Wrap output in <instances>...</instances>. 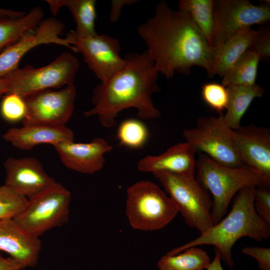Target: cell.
<instances>
[{
	"instance_id": "obj_1",
	"label": "cell",
	"mask_w": 270,
	"mask_h": 270,
	"mask_svg": "<svg viewBox=\"0 0 270 270\" xmlns=\"http://www.w3.org/2000/svg\"><path fill=\"white\" fill-rule=\"evenodd\" d=\"M137 30L156 69L167 78L176 72L188 75L194 66L213 76L214 52L188 12L173 10L162 0Z\"/></svg>"
},
{
	"instance_id": "obj_2",
	"label": "cell",
	"mask_w": 270,
	"mask_h": 270,
	"mask_svg": "<svg viewBox=\"0 0 270 270\" xmlns=\"http://www.w3.org/2000/svg\"><path fill=\"white\" fill-rule=\"evenodd\" d=\"M124 66L93 90L92 108L84 112L86 117L96 116L107 128L116 124L122 110L134 108L141 119H156L161 112L154 104L152 94L160 90L158 72L146 51L126 54Z\"/></svg>"
},
{
	"instance_id": "obj_3",
	"label": "cell",
	"mask_w": 270,
	"mask_h": 270,
	"mask_svg": "<svg viewBox=\"0 0 270 270\" xmlns=\"http://www.w3.org/2000/svg\"><path fill=\"white\" fill-rule=\"evenodd\" d=\"M256 187L247 186L240 190L227 216L196 238L173 248L167 254H175L192 246L211 245L220 260L232 268V250L240 238L246 236L260 242L267 240L270 236V226L258 216L254 208Z\"/></svg>"
},
{
	"instance_id": "obj_4",
	"label": "cell",
	"mask_w": 270,
	"mask_h": 270,
	"mask_svg": "<svg viewBox=\"0 0 270 270\" xmlns=\"http://www.w3.org/2000/svg\"><path fill=\"white\" fill-rule=\"evenodd\" d=\"M196 180L212 195L211 216L214 225L225 216L232 198L240 190L250 186H264L262 180L247 168L224 166L205 154L196 160Z\"/></svg>"
},
{
	"instance_id": "obj_5",
	"label": "cell",
	"mask_w": 270,
	"mask_h": 270,
	"mask_svg": "<svg viewBox=\"0 0 270 270\" xmlns=\"http://www.w3.org/2000/svg\"><path fill=\"white\" fill-rule=\"evenodd\" d=\"M178 212L171 198L152 182L140 180L126 190V213L134 229L142 231L162 229Z\"/></svg>"
},
{
	"instance_id": "obj_6",
	"label": "cell",
	"mask_w": 270,
	"mask_h": 270,
	"mask_svg": "<svg viewBox=\"0 0 270 270\" xmlns=\"http://www.w3.org/2000/svg\"><path fill=\"white\" fill-rule=\"evenodd\" d=\"M164 188L180 212L186 223L200 234L213 226L212 206L210 192L196 180L164 172L152 174Z\"/></svg>"
},
{
	"instance_id": "obj_7",
	"label": "cell",
	"mask_w": 270,
	"mask_h": 270,
	"mask_svg": "<svg viewBox=\"0 0 270 270\" xmlns=\"http://www.w3.org/2000/svg\"><path fill=\"white\" fill-rule=\"evenodd\" d=\"M71 200L70 190L56 182L28 198L24 208L14 219L28 232L40 238L68 222Z\"/></svg>"
},
{
	"instance_id": "obj_8",
	"label": "cell",
	"mask_w": 270,
	"mask_h": 270,
	"mask_svg": "<svg viewBox=\"0 0 270 270\" xmlns=\"http://www.w3.org/2000/svg\"><path fill=\"white\" fill-rule=\"evenodd\" d=\"M79 67L77 58L64 52L44 66L18 68L4 76L10 80L5 94H14L24 98L42 90L74 84Z\"/></svg>"
},
{
	"instance_id": "obj_9",
	"label": "cell",
	"mask_w": 270,
	"mask_h": 270,
	"mask_svg": "<svg viewBox=\"0 0 270 270\" xmlns=\"http://www.w3.org/2000/svg\"><path fill=\"white\" fill-rule=\"evenodd\" d=\"M233 131L224 122L222 114L218 116L198 118L196 126L184 130L182 136L197 152H204L216 162L229 167L243 166Z\"/></svg>"
},
{
	"instance_id": "obj_10",
	"label": "cell",
	"mask_w": 270,
	"mask_h": 270,
	"mask_svg": "<svg viewBox=\"0 0 270 270\" xmlns=\"http://www.w3.org/2000/svg\"><path fill=\"white\" fill-rule=\"evenodd\" d=\"M214 28L210 47L214 52L238 30L270 20L268 2L256 6L247 0H214Z\"/></svg>"
},
{
	"instance_id": "obj_11",
	"label": "cell",
	"mask_w": 270,
	"mask_h": 270,
	"mask_svg": "<svg viewBox=\"0 0 270 270\" xmlns=\"http://www.w3.org/2000/svg\"><path fill=\"white\" fill-rule=\"evenodd\" d=\"M66 38L82 54L85 62L100 82H106L126 64L124 57L120 54L119 42L108 35L86 36L71 30Z\"/></svg>"
},
{
	"instance_id": "obj_12",
	"label": "cell",
	"mask_w": 270,
	"mask_h": 270,
	"mask_svg": "<svg viewBox=\"0 0 270 270\" xmlns=\"http://www.w3.org/2000/svg\"><path fill=\"white\" fill-rule=\"evenodd\" d=\"M76 94L71 84L58 90H46L24 98L26 112L22 125L66 126L74 110Z\"/></svg>"
},
{
	"instance_id": "obj_13",
	"label": "cell",
	"mask_w": 270,
	"mask_h": 270,
	"mask_svg": "<svg viewBox=\"0 0 270 270\" xmlns=\"http://www.w3.org/2000/svg\"><path fill=\"white\" fill-rule=\"evenodd\" d=\"M233 138L244 166L270 186V130L254 124L234 130Z\"/></svg>"
},
{
	"instance_id": "obj_14",
	"label": "cell",
	"mask_w": 270,
	"mask_h": 270,
	"mask_svg": "<svg viewBox=\"0 0 270 270\" xmlns=\"http://www.w3.org/2000/svg\"><path fill=\"white\" fill-rule=\"evenodd\" d=\"M64 24L54 18L43 20L34 32L8 46L0 53V76H4L18 69L24 56L33 48L41 44H54L68 48L78 53L76 48L60 37Z\"/></svg>"
},
{
	"instance_id": "obj_15",
	"label": "cell",
	"mask_w": 270,
	"mask_h": 270,
	"mask_svg": "<svg viewBox=\"0 0 270 270\" xmlns=\"http://www.w3.org/2000/svg\"><path fill=\"white\" fill-rule=\"evenodd\" d=\"M4 185L20 196L29 198L56 181L34 158H8L4 162Z\"/></svg>"
},
{
	"instance_id": "obj_16",
	"label": "cell",
	"mask_w": 270,
	"mask_h": 270,
	"mask_svg": "<svg viewBox=\"0 0 270 270\" xmlns=\"http://www.w3.org/2000/svg\"><path fill=\"white\" fill-rule=\"evenodd\" d=\"M52 146L66 168L85 174L100 171L105 164L104 154L112 149V146L101 138H94L86 143L70 141Z\"/></svg>"
},
{
	"instance_id": "obj_17",
	"label": "cell",
	"mask_w": 270,
	"mask_h": 270,
	"mask_svg": "<svg viewBox=\"0 0 270 270\" xmlns=\"http://www.w3.org/2000/svg\"><path fill=\"white\" fill-rule=\"evenodd\" d=\"M41 242L14 218L0 220V252L8 254L23 266H34L38 260Z\"/></svg>"
},
{
	"instance_id": "obj_18",
	"label": "cell",
	"mask_w": 270,
	"mask_h": 270,
	"mask_svg": "<svg viewBox=\"0 0 270 270\" xmlns=\"http://www.w3.org/2000/svg\"><path fill=\"white\" fill-rule=\"evenodd\" d=\"M196 152L190 143H178L159 155L142 158L138 163V168L145 172H164L195 177Z\"/></svg>"
},
{
	"instance_id": "obj_19",
	"label": "cell",
	"mask_w": 270,
	"mask_h": 270,
	"mask_svg": "<svg viewBox=\"0 0 270 270\" xmlns=\"http://www.w3.org/2000/svg\"><path fill=\"white\" fill-rule=\"evenodd\" d=\"M2 138L14 147L25 150H30L40 144L54 146L74 140L72 130L66 126L44 124H30L22 125V128H10Z\"/></svg>"
},
{
	"instance_id": "obj_20",
	"label": "cell",
	"mask_w": 270,
	"mask_h": 270,
	"mask_svg": "<svg viewBox=\"0 0 270 270\" xmlns=\"http://www.w3.org/2000/svg\"><path fill=\"white\" fill-rule=\"evenodd\" d=\"M258 30L251 26L241 28L222 44L214 52L212 76L224 74L240 59L252 45Z\"/></svg>"
},
{
	"instance_id": "obj_21",
	"label": "cell",
	"mask_w": 270,
	"mask_h": 270,
	"mask_svg": "<svg viewBox=\"0 0 270 270\" xmlns=\"http://www.w3.org/2000/svg\"><path fill=\"white\" fill-rule=\"evenodd\" d=\"M43 18L42 10L38 6L34 8L20 17L0 16V53L34 32Z\"/></svg>"
},
{
	"instance_id": "obj_22",
	"label": "cell",
	"mask_w": 270,
	"mask_h": 270,
	"mask_svg": "<svg viewBox=\"0 0 270 270\" xmlns=\"http://www.w3.org/2000/svg\"><path fill=\"white\" fill-rule=\"evenodd\" d=\"M226 88L228 92V102L223 118L226 124L234 130L241 126L242 118L253 100L261 97L264 94V90L257 84L230 86Z\"/></svg>"
},
{
	"instance_id": "obj_23",
	"label": "cell",
	"mask_w": 270,
	"mask_h": 270,
	"mask_svg": "<svg viewBox=\"0 0 270 270\" xmlns=\"http://www.w3.org/2000/svg\"><path fill=\"white\" fill-rule=\"evenodd\" d=\"M50 10L56 16L62 6H66L76 22V32L86 36L97 34L95 29L96 18L95 0H46Z\"/></svg>"
},
{
	"instance_id": "obj_24",
	"label": "cell",
	"mask_w": 270,
	"mask_h": 270,
	"mask_svg": "<svg viewBox=\"0 0 270 270\" xmlns=\"http://www.w3.org/2000/svg\"><path fill=\"white\" fill-rule=\"evenodd\" d=\"M206 251L198 246H192L175 254L162 256L158 262L159 270H205L210 263Z\"/></svg>"
},
{
	"instance_id": "obj_25",
	"label": "cell",
	"mask_w": 270,
	"mask_h": 270,
	"mask_svg": "<svg viewBox=\"0 0 270 270\" xmlns=\"http://www.w3.org/2000/svg\"><path fill=\"white\" fill-rule=\"evenodd\" d=\"M260 56L248 50L222 76V84L230 86H252L256 84Z\"/></svg>"
},
{
	"instance_id": "obj_26",
	"label": "cell",
	"mask_w": 270,
	"mask_h": 270,
	"mask_svg": "<svg viewBox=\"0 0 270 270\" xmlns=\"http://www.w3.org/2000/svg\"><path fill=\"white\" fill-rule=\"evenodd\" d=\"M213 4L214 0L178 1V9L190 14L210 46L214 28Z\"/></svg>"
},
{
	"instance_id": "obj_27",
	"label": "cell",
	"mask_w": 270,
	"mask_h": 270,
	"mask_svg": "<svg viewBox=\"0 0 270 270\" xmlns=\"http://www.w3.org/2000/svg\"><path fill=\"white\" fill-rule=\"evenodd\" d=\"M149 132L146 126L140 120L128 118L122 121L117 130V137L120 144L138 149L146 143Z\"/></svg>"
},
{
	"instance_id": "obj_28",
	"label": "cell",
	"mask_w": 270,
	"mask_h": 270,
	"mask_svg": "<svg viewBox=\"0 0 270 270\" xmlns=\"http://www.w3.org/2000/svg\"><path fill=\"white\" fill-rule=\"evenodd\" d=\"M28 198L14 192L4 184L0 186V220L14 218L24 208Z\"/></svg>"
},
{
	"instance_id": "obj_29",
	"label": "cell",
	"mask_w": 270,
	"mask_h": 270,
	"mask_svg": "<svg viewBox=\"0 0 270 270\" xmlns=\"http://www.w3.org/2000/svg\"><path fill=\"white\" fill-rule=\"evenodd\" d=\"M202 96L206 104L220 114L226 109L228 102L226 88L222 84L211 82L204 84L202 87Z\"/></svg>"
},
{
	"instance_id": "obj_30",
	"label": "cell",
	"mask_w": 270,
	"mask_h": 270,
	"mask_svg": "<svg viewBox=\"0 0 270 270\" xmlns=\"http://www.w3.org/2000/svg\"><path fill=\"white\" fill-rule=\"evenodd\" d=\"M0 112L2 118L8 122H22L26 112L24 98L14 94H6L0 104Z\"/></svg>"
},
{
	"instance_id": "obj_31",
	"label": "cell",
	"mask_w": 270,
	"mask_h": 270,
	"mask_svg": "<svg viewBox=\"0 0 270 270\" xmlns=\"http://www.w3.org/2000/svg\"><path fill=\"white\" fill-rule=\"evenodd\" d=\"M254 206L258 216L270 226V187L264 186L256 187Z\"/></svg>"
},
{
	"instance_id": "obj_32",
	"label": "cell",
	"mask_w": 270,
	"mask_h": 270,
	"mask_svg": "<svg viewBox=\"0 0 270 270\" xmlns=\"http://www.w3.org/2000/svg\"><path fill=\"white\" fill-rule=\"evenodd\" d=\"M250 50L256 52L260 58H270V30L266 27L258 30V35Z\"/></svg>"
},
{
	"instance_id": "obj_33",
	"label": "cell",
	"mask_w": 270,
	"mask_h": 270,
	"mask_svg": "<svg viewBox=\"0 0 270 270\" xmlns=\"http://www.w3.org/2000/svg\"><path fill=\"white\" fill-rule=\"evenodd\" d=\"M242 252L254 258L260 270H270V248L258 246L244 248Z\"/></svg>"
},
{
	"instance_id": "obj_34",
	"label": "cell",
	"mask_w": 270,
	"mask_h": 270,
	"mask_svg": "<svg viewBox=\"0 0 270 270\" xmlns=\"http://www.w3.org/2000/svg\"><path fill=\"white\" fill-rule=\"evenodd\" d=\"M138 0H112L110 14V20L112 22H116L120 18L121 11L126 5H130L138 2Z\"/></svg>"
},
{
	"instance_id": "obj_35",
	"label": "cell",
	"mask_w": 270,
	"mask_h": 270,
	"mask_svg": "<svg viewBox=\"0 0 270 270\" xmlns=\"http://www.w3.org/2000/svg\"><path fill=\"white\" fill-rule=\"evenodd\" d=\"M24 268L21 264L10 256L4 258L0 261V270H22Z\"/></svg>"
},
{
	"instance_id": "obj_36",
	"label": "cell",
	"mask_w": 270,
	"mask_h": 270,
	"mask_svg": "<svg viewBox=\"0 0 270 270\" xmlns=\"http://www.w3.org/2000/svg\"><path fill=\"white\" fill-rule=\"evenodd\" d=\"M220 258L218 254L215 256L206 270H224L220 262Z\"/></svg>"
},
{
	"instance_id": "obj_37",
	"label": "cell",
	"mask_w": 270,
	"mask_h": 270,
	"mask_svg": "<svg viewBox=\"0 0 270 270\" xmlns=\"http://www.w3.org/2000/svg\"><path fill=\"white\" fill-rule=\"evenodd\" d=\"M26 13L14 11L12 10H8L0 8V16H6L10 17H20L24 15Z\"/></svg>"
},
{
	"instance_id": "obj_38",
	"label": "cell",
	"mask_w": 270,
	"mask_h": 270,
	"mask_svg": "<svg viewBox=\"0 0 270 270\" xmlns=\"http://www.w3.org/2000/svg\"><path fill=\"white\" fill-rule=\"evenodd\" d=\"M9 78L6 76H0V97L5 94L8 86Z\"/></svg>"
},
{
	"instance_id": "obj_39",
	"label": "cell",
	"mask_w": 270,
	"mask_h": 270,
	"mask_svg": "<svg viewBox=\"0 0 270 270\" xmlns=\"http://www.w3.org/2000/svg\"><path fill=\"white\" fill-rule=\"evenodd\" d=\"M4 258L2 256L0 252V261L3 258Z\"/></svg>"
}]
</instances>
